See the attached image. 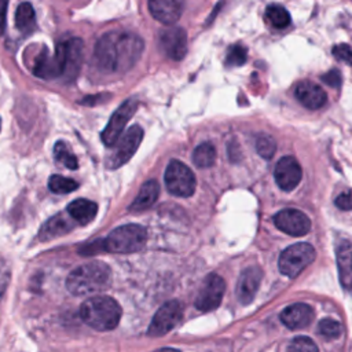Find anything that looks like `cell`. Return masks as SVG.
I'll use <instances>...</instances> for the list:
<instances>
[{
    "label": "cell",
    "instance_id": "6da1fadb",
    "mask_svg": "<svg viewBox=\"0 0 352 352\" xmlns=\"http://www.w3.org/2000/svg\"><path fill=\"white\" fill-rule=\"evenodd\" d=\"M143 48L142 37L135 33L109 32L96 41L94 62L104 73H122L139 60Z\"/></svg>",
    "mask_w": 352,
    "mask_h": 352
},
{
    "label": "cell",
    "instance_id": "f546056e",
    "mask_svg": "<svg viewBox=\"0 0 352 352\" xmlns=\"http://www.w3.org/2000/svg\"><path fill=\"white\" fill-rule=\"evenodd\" d=\"M318 331L320 336H323L326 338H336L341 334V324L334 319L326 318L319 322Z\"/></svg>",
    "mask_w": 352,
    "mask_h": 352
},
{
    "label": "cell",
    "instance_id": "8992f818",
    "mask_svg": "<svg viewBox=\"0 0 352 352\" xmlns=\"http://www.w3.org/2000/svg\"><path fill=\"white\" fill-rule=\"evenodd\" d=\"M316 257L314 246L307 242H298L286 248L279 258L278 268L287 278H296L302 272Z\"/></svg>",
    "mask_w": 352,
    "mask_h": 352
},
{
    "label": "cell",
    "instance_id": "4dcf8cb0",
    "mask_svg": "<svg viewBox=\"0 0 352 352\" xmlns=\"http://www.w3.org/2000/svg\"><path fill=\"white\" fill-rule=\"evenodd\" d=\"M287 352H318V346L309 337L300 336L290 342Z\"/></svg>",
    "mask_w": 352,
    "mask_h": 352
},
{
    "label": "cell",
    "instance_id": "d6986e66",
    "mask_svg": "<svg viewBox=\"0 0 352 352\" xmlns=\"http://www.w3.org/2000/svg\"><path fill=\"white\" fill-rule=\"evenodd\" d=\"M340 282L346 292H352V245L342 241L336 253Z\"/></svg>",
    "mask_w": 352,
    "mask_h": 352
},
{
    "label": "cell",
    "instance_id": "2e32d148",
    "mask_svg": "<svg viewBox=\"0 0 352 352\" xmlns=\"http://www.w3.org/2000/svg\"><path fill=\"white\" fill-rule=\"evenodd\" d=\"M314 319V309L304 302H296L280 312L282 323L292 330L307 327Z\"/></svg>",
    "mask_w": 352,
    "mask_h": 352
},
{
    "label": "cell",
    "instance_id": "8fae6325",
    "mask_svg": "<svg viewBox=\"0 0 352 352\" xmlns=\"http://www.w3.org/2000/svg\"><path fill=\"white\" fill-rule=\"evenodd\" d=\"M226 290V282L224 279L217 274H209L202 287L195 298V307L202 312H209L216 309L223 298Z\"/></svg>",
    "mask_w": 352,
    "mask_h": 352
},
{
    "label": "cell",
    "instance_id": "e575fe53",
    "mask_svg": "<svg viewBox=\"0 0 352 352\" xmlns=\"http://www.w3.org/2000/svg\"><path fill=\"white\" fill-rule=\"evenodd\" d=\"M336 206L341 210H349L352 209V194L351 192H341L336 201H334Z\"/></svg>",
    "mask_w": 352,
    "mask_h": 352
},
{
    "label": "cell",
    "instance_id": "4316f807",
    "mask_svg": "<svg viewBox=\"0 0 352 352\" xmlns=\"http://www.w3.org/2000/svg\"><path fill=\"white\" fill-rule=\"evenodd\" d=\"M54 157H55V160L58 162H60L67 169L74 170L78 166V161H77L76 155L73 154L70 147L65 142H62V140L55 143V146H54Z\"/></svg>",
    "mask_w": 352,
    "mask_h": 352
},
{
    "label": "cell",
    "instance_id": "836d02e7",
    "mask_svg": "<svg viewBox=\"0 0 352 352\" xmlns=\"http://www.w3.org/2000/svg\"><path fill=\"white\" fill-rule=\"evenodd\" d=\"M322 80H323V82H326L327 85H330L333 88H338L341 85V74L336 69H333V70L327 72L326 74H323Z\"/></svg>",
    "mask_w": 352,
    "mask_h": 352
},
{
    "label": "cell",
    "instance_id": "8d00e7d4",
    "mask_svg": "<svg viewBox=\"0 0 352 352\" xmlns=\"http://www.w3.org/2000/svg\"><path fill=\"white\" fill-rule=\"evenodd\" d=\"M7 6L8 3L4 0H0V36L6 30V15H7Z\"/></svg>",
    "mask_w": 352,
    "mask_h": 352
},
{
    "label": "cell",
    "instance_id": "7a4b0ae2",
    "mask_svg": "<svg viewBox=\"0 0 352 352\" xmlns=\"http://www.w3.org/2000/svg\"><path fill=\"white\" fill-rule=\"evenodd\" d=\"M111 271L102 261H91L74 268L66 278V287L73 296H92L109 287Z\"/></svg>",
    "mask_w": 352,
    "mask_h": 352
},
{
    "label": "cell",
    "instance_id": "f1b7e54d",
    "mask_svg": "<svg viewBox=\"0 0 352 352\" xmlns=\"http://www.w3.org/2000/svg\"><path fill=\"white\" fill-rule=\"evenodd\" d=\"M256 150H257V153H258L263 158L270 160V158L275 154L276 143H275V140H274L271 136L261 135V136L257 138V140H256Z\"/></svg>",
    "mask_w": 352,
    "mask_h": 352
},
{
    "label": "cell",
    "instance_id": "52a82bcc",
    "mask_svg": "<svg viewBox=\"0 0 352 352\" xmlns=\"http://www.w3.org/2000/svg\"><path fill=\"white\" fill-rule=\"evenodd\" d=\"M168 191L176 197H190L195 191L197 180L192 170L177 160H172L164 175Z\"/></svg>",
    "mask_w": 352,
    "mask_h": 352
},
{
    "label": "cell",
    "instance_id": "7c38bea8",
    "mask_svg": "<svg viewBox=\"0 0 352 352\" xmlns=\"http://www.w3.org/2000/svg\"><path fill=\"white\" fill-rule=\"evenodd\" d=\"M276 228L292 236H302L311 228V221L305 213L297 209H283L274 216Z\"/></svg>",
    "mask_w": 352,
    "mask_h": 352
},
{
    "label": "cell",
    "instance_id": "d4e9b609",
    "mask_svg": "<svg viewBox=\"0 0 352 352\" xmlns=\"http://www.w3.org/2000/svg\"><path fill=\"white\" fill-rule=\"evenodd\" d=\"M216 161V148L212 143L205 142L195 147L192 151V162L198 168H210Z\"/></svg>",
    "mask_w": 352,
    "mask_h": 352
},
{
    "label": "cell",
    "instance_id": "d6a6232c",
    "mask_svg": "<svg viewBox=\"0 0 352 352\" xmlns=\"http://www.w3.org/2000/svg\"><path fill=\"white\" fill-rule=\"evenodd\" d=\"M333 55L338 60L352 65V47L348 44H338L333 48Z\"/></svg>",
    "mask_w": 352,
    "mask_h": 352
},
{
    "label": "cell",
    "instance_id": "3957f363",
    "mask_svg": "<svg viewBox=\"0 0 352 352\" xmlns=\"http://www.w3.org/2000/svg\"><path fill=\"white\" fill-rule=\"evenodd\" d=\"M120 304L109 296H92L80 307V318L85 324L98 331H109L117 327L121 319Z\"/></svg>",
    "mask_w": 352,
    "mask_h": 352
},
{
    "label": "cell",
    "instance_id": "9a60e30c",
    "mask_svg": "<svg viewBox=\"0 0 352 352\" xmlns=\"http://www.w3.org/2000/svg\"><path fill=\"white\" fill-rule=\"evenodd\" d=\"M261 278H263V271L256 265H252L242 271L235 289L236 297L242 304H249L253 301L258 290Z\"/></svg>",
    "mask_w": 352,
    "mask_h": 352
},
{
    "label": "cell",
    "instance_id": "ba28073f",
    "mask_svg": "<svg viewBox=\"0 0 352 352\" xmlns=\"http://www.w3.org/2000/svg\"><path fill=\"white\" fill-rule=\"evenodd\" d=\"M143 139V129L139 125H132L121 135L117 143L113 146V153L106 160V166L110 169L120 168L125 162H128L136 150L139 148Z\"/></svg>",
    "mask_w": 352,
    "mask_h": 352
},
{
    "label": "cell",
    "instance_id": "30bf717a",
    "mask_svg": "<svg viewBox=\"0 0 352 352\" xmlns=\"http://www.w3.org/2000/svg\"><path fill=\"white\" fill-rule=\"evenodd\" d=\"M183 308L182 304L176 300H170L165 302L160 309L154 314L150 326L147 329V334L151 337H161L169 333L182 319Z\"/></svg>",
    "mask_w": 352,
    "mask_h": 352
},
{
    "label": "cell",
    "instance_id": "44dd1931",
    "mask_svg": "<svg viewBox=\"0 0 352 352\" xmlns=\"http://www.w3.org/2000/svg\"><path fill=\"white\" fill-rule=\"evenodd\" d=\"M66 210H67V214L72 217V220H74L81 226H85L95 219L98 213V205L94 201L78 198L72 201L67 205Z\"/></svg>",
    "mask_w": 352,
    "mask_h": 352
},
{
    "label": "cell",
    "instance_id": "ffe728a7",
    "mask_svg": "<svg viewBox=\"0 0 352 352\" xmlns=\"http://www.w3.org/2000/svg\"><path fill=\"white\" fill-rule=\"evenodd\" d=\"M70 219H72L70 216L67 217L63 213H58V214L52 216L40 228L38 238L41 241H50V239H54V238H58L60 235L70 232V230L74 227V223Z\"/></svg>",
    "mask_w": 352,
    "mask_h": 352
},
{
    "label": "cell",
    "instance_id": "9c48e42d",
    "mask_svg": "<svg viewBox=\"0 0 352 352\" xmlns=\"http://www.w3.org/2000/svg\"><path fill=\"white\" fill-rule=\"evenodd\" d=\"M138 109V100L136 99H126L118 109L111 114L107 125L102 131V142L107 147H113L117 140L124 133V128L126 122L131 120V117L135 114Z\"/></svg>",
    "mask_w": 352,
    "mask_h": 352
},
{
    "label": "cell",
    "instance_id": "ac0fdd59",
    "mask_svg": "<svg viewBox=\"0 0 352 352\" xmlns=\"http://www.w3.org/2000/svg\"><path fill=\"white\" fill-rule=\"evenodd\" d=\"M148 10L154 19L172 25L180 18L183 6L176 0H151L148 1Z\"/></svg>",
    "mask_w": 352,
    "mask_h": 352
},
{
    "label": "cell",
    "instance_id": "484cf974",
    "mask_svg": "<svg viewBox=\"0 0 352 352\" xmlns=\"http://www.w3.org/2000/svg\"><path fill=\"white\" fill-rule=\"evenodd\" d=\"M265 19L276 29H285L290 25L292 18L285 7L279 4H271L265 10Z\"/></svg>",
    "mask_w": 352,
    "mask_h": 352
},
{
    "label": "cell",
    "instance_id": "4fadbf2b",
    "mask_svg": "<svg viewBox=\"0 0 352 352\" xmlns=\"http://www.w3.org/2000/svg\"><path fill=\"white\" fill-rule=\"evenodd\" d=\"M301 176L302 170L298 161L290 155L280 158L274 170L275 182L283 191H292L296 188L301 180Z\"/></svg>",
    "mask_w": 352,
    "mask_h": 352
},
{
    "label": "cell",
    "instance_id": "74e56055",
    "mask_svg": "<svg viewBox=\"0 0 352 352\" xmlns=\"http://www.w3.org/2000/svg\"><path fill=\"white\" fill-rule=\"evenodd\" d=\"M155 352H179L177 349H173V348H162V349H158Z\"/></svg>",
    "mask_w": 352,
    "mask_h": 352
},
{
    "label": "cell",
    "instance_id": "5b68a950",
    "mask_svg": "<svg viewBox=\"0 0 352 352\" xmlns=\"http://www.w3.org/2000/svg\"><path fill=\"white\" fill-rule=\"evenodd\" d=\"M55 59L58 62L60 77L67 82L76 80L84 60V43L78 37H70L60 41L55 50Z\"/></svg>",
    "mask_w": 352,
    "mask_h": 352
},
{
    "label": "cell",
    "instance_id": "603a6c76",
    "mask_svg": "<svg viewBox=\"0 0 352 352\" xmlns=\"http://www.w3.org/2000/svg\"><path fill=\"white\" fill-rule=\"evenodd\" d=\"M158 194H160V186L155 180H148V182L143 183L136 198L129 205V210L131 212H142V210L148 209L157 201Z\"/></svg>",
    "mask_w": 352,
    "mask_h": 352
},
{
    "label": "cell",
    "instance_id": "1f68e13d",
    "mask_svg": "<svg viewBox=\"0 0 352 352\" xmlns=\"http://www.w3.org/2000/svg\"><path fill=\"white\" fill-rule=\"evenodd\" d=\"M245 60H246V50L242 45L235 44L228 50L227 58H226L227 65L239 66V65H243Z\"/></svg>",
    "mask_w": 352,
    "mask_h": 352
},
{
    "label": "cell",
    "instance_id": "5bb4252c",
    "mask_svg": "<svg viewBox=\"0 0 352 352\" xmlns=\"http://www.w3.org/2000/svg\"><path fill=\"white\" fill-rule=\"evenodd\" d=\"M160 44L170 59L180 60L187 52L186 32L182 28L165 29L160 34Z\"/></svg>",
    "mask_w": 352,
    "mask_h": 352
},
{
    "label": "cell",
    "instance_id": "7402d4cb",
    "mask_svg": "<svg viewBox=\"0 0 352 352\" xmlns=\"http://www.w3.org/2000/svg\"><path fill=\"white\" fill-rule=\"evenodd\" d=\"M32 72L36 77L44 78V80H52V78L60 77V70L55 56L50 55L45 48L36 56Z\"/></svg>",
    "mask_w": 352,
    "mask_h": 352
},
{
    "label": "cell",
    "instance_id": "277c9868",
    "mask_svg": "<svg viewBox=\"0 0 352 352\" xmlns=\"http://www.w3.org/2000/svg\"><path fill=\"white\" fill-rule=\"evenodd\" d=\"M147 241L146 228L139 224H125L114 228L103 239V250L117 254H128L140 250Z\"/></svg>",
    "mask_w": 352,
    "mask_h": 352
},
{
    "label": "cell",
    "instance_id": "cb8c5ba5",
    "mask_svg": "<svg viewBox=\"0 0 352 352\" xmlns=\"http://www.w3.org/2000/svg\"><path fill=\"white\" fill-rule=\"evenodd\" d=\"M15 26L25 34H29L36 29V12L30 3L18 6L15 11Z\"/></svg>",
    "mask_w": 352,
    "mask_h": 352
},
{
    "label": "cell",
    "instance_id": "d590c367",
    "mask_svg": "<svg viewBox=\"0 0 352 352\" xmlns=\"http://www.w3.org/2000/svg\"><path fill=\"white\" fill-rule=\"evenodd\" d=\"M8 279H10V275H8L7 268L0 264V298H1L4 290H6L7 285H8Z\"/></svg>",
    "mask_w": 352,
    "mask_h": 352
},
{
    "label": "cell",
    "instance_id": "83f0119b",
    "mask_svg": "<svg viewBox=\"0 0 352 352\" xmlns=\"http://www.w3.org/2000/svg\"><path fill=\"white\" fill-rule=\"evenodd\" d=\"M78 183L70 177H65L60 175H52L48 179V188L55 194H69L77 190Z\"/></svg>",
    "mask_w": 352,
    "mask_h": 352
},
{
    "label": "cell",
    "instance_id": "e0dca14e",
    "mask_svg": "<svg viewBox=\"0 0 352 352\" xmlns=\"http://www.w3.org/2000/svg\"><path fill=\"white\" fill-rule=\"evenodd\" d=\"M294 95L304 107L311 110L320 109L327 100L326 92L318 84H314L311 81H302L297 84Z\"/></svg>",
    "mask_w": 352,
    "mask_h": 352
},
{
    "label": "cell",
    "instance_id": "f35d334b",
    "mask_svg": "<svg viewBox=\"0 0 352 352\" xmlns=\"http://www.w3.org/2000/svg\"><path fill=\"white\" fill-rule=\"evenodd\" d=\"M0 128H1V120H0Z\"/></svg>",
    "mask_w": 352,
    "mask_h": 352
}]
</instances>
